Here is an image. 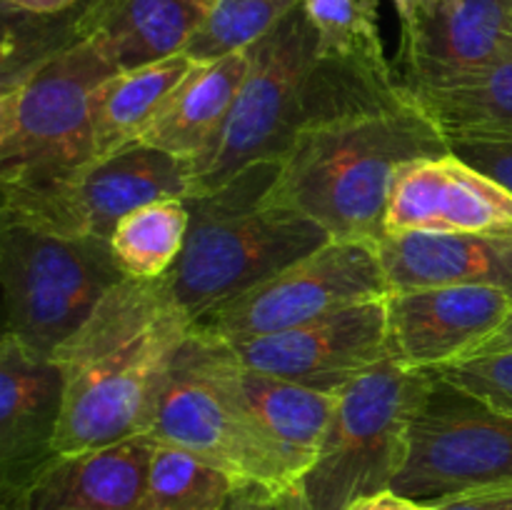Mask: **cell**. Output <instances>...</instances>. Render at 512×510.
Masks as SVG:
<instances>
[{"label":"cell","instance_id":"ac0fdd59","mask_svg":"<svg viewBox=\"0 0 512 510\" xmlns=\"http://www.w3.org/2000/svg\"><path fill=\"white\" fill-rule=\"evenodd\" d=\"M213 0H83L73 33L95 45L115 70L185 53Z\"/></svg>","mask_w":512,"mask_h":510},{"label":"cell","instance_id":"6da1fadb","mask_svg":"<svg viewBox=\"0 0 512 510\" xmlns=\"http://www.w3.org/2000/svg\"><path fill=\"white\" fill-rule=\"evenodd\" d=\"M193 318L165 278L120 280L53 360L65 378L55 453L75 455L148 435L155 403Z\"/></svg>","mask_w":512,"mask_h":510},{"label":"cell","instance_id":"836d02e7","mask_svg":"<svg viewBox=\"0 0 512 510\" xmlns=\"http://www.w3.org/2000/svg\"><path fill=\"white\" fill-rule=\"evenodd\" d=\"M503 350H512V313H510V318L505 320V325H503V328H500L498 333L493 335V340H490V343L485 345V348L480 350L478 355L503 353ZM478 355H475V358H478Z\"/></svg>","mask_w":512,"mask_h":510},{"label":"cell","instance_id":"3957f363","mask_svg":"<svg viewBox=\"0 0 512 510\" xmlns=\"http://www.w3.org/2000/svg\"><path fill=\"white\" fill-rule=\"evenodd\" d=\"M278 163L250 165L213 193L188 198V243L163 278L193 323L330 243L310 218L265 203Z\"/></svg>","mask_w":512,"mask_h":510},{"label":"cell","instance_id":"e575fe53","mask_svg":"<svg viewBox=\"0 0 512 510\" xmlns=\"http://www.w3.org/2000/svg\"><path fill=\"white\" fill-rule=\"evenodd\" d=\"M390 3H393L395 13H398L400 33H403V30H408L410 25L415 23V18H418L423 0H390Z\"/></svg>","mask_w":512,"mask_h":510},{"label":"cell","instance_id":"f546056e","mask_svg":"<svg viewBox=\"0 0 512 510\" xmlns=\"http://www.w3.org/2000/svg\"><path fill=\"white\" fill-rule=\"evenodd\" d=\"M225 510H300L295 493H273L260 485H238Z\"/></svg>","mask_w":512,"mask_h":510},{"label":"cell","instance_id":"7402d4cb","mask_svg":"<svg viewBox=\"0 0 512 510\" xmlns=\"http://www.w3.org/2000/svg\"><path fill=\"white\" fill-rule=\"evenodd\" d=\"M195 63L198 60L190 55L178 53L158 63L110 75L98 88L93 103L95 160L140 143L165 100L183 83Z\"/></svg>","mask_w":512,"mask_h":510},{"label":"cell","instance_id":"8fae6325","mask_svg":"<svg viewBox=\"0 0 512 510\" xmlns=\"http://www.w3.org/2000/svg\"><path fill=\"white\" fill-rule=\"evenodd\" d=\"M388 293L375 245L330 240L238 298L215 305L195 320L193 330L220 343H240L298 328Z\"/></svg>","mask_w":512,"mask_h":510},{"label":"cell","instance_id":"d4e9b609","mask_svg":"<svg viewBox=\"0 0 512 510\" xmlns=\"http://www.w3.org/2000/svg\"><path fill=\"white\" fill-rule=\"evenodd\" d=\"M235 488L238 483L208 460L155 443L140 510H225Z\"/></svg>","mask_w":512,"mask_h":510},{"label":"cell","instance_id":"d590c367","mask_svg":"<svg viewBox=\"0 0 512 510\" xmlns=\"http://www.w3.org/2000/svg\"><path fill=\"white\" fill-rule=\"evenodd\" d=\"M3 510H20L18 498H10V495H3Z\"/></svg>","mask_w":512,"mask_h":510},{"label":"cell","instance_id":"4dcf8cb0","mask_svg":"<svg viewBox=\"0 0 512 510\" xmlns=\"http://www.w3.org/2000/svg\"><path fill=\"white\" fill-rule=\"evenodd\" d=\"M430 510H512V488L455 495L430 505Z\"/></svg>","mask_w":512,"mask_h":510},{"label":"cell","instance_id":"7c38bea8","mask_svg":"<svg viewBox=\"0 0 512 510\" xmlns=\"http://www.w3.org/2000/svg\"><path fill=\"white\" fill-rule=\"evenodd\" d=\"M228 345L245 368L323 393H340L355 378L390 360L385 298L323 315L283 333Z\"/></svg>","mask_w":512,"mask_h":510},{"label":"cell","instance_id":"9a60e30c","mask_svg":"<svg viewBox=\"0 0 512 510\" xmlns=\"http://www.w3.org/2000/svg\"><path fill=\"white\" fill-rule=\"evenodd\" d=\"M512 48V0H423L400 33L398 70L413 95L483 73Z\"/></svg>","mask_w":512,"mask_h":510},{"label":"cell","instance_id":"5b68a950","mask_svg":"<svg viewBox=\"0 0 512 510\" xmlns=\"http://www.w3.org/2000/svg\"><path fill=\"white\" fill-rule=\"evenodd\" d=\"M425 370L385 360L338 393L318 458L295 488L300 510H348L393 488L408 453V428Z\"/></svg>","mask_w":512,"mask_h":510},{"label":"cell","instance_id":"d6a6232c","mask_svg":"<svg viewBox=\"0 0 512 510\" xmlns=\"http://www.w3.org/2000/svg\"><path fill=\"white\" fill-rule=\"evenodd\" d=\"M83 0H3L5 8L30 15H63L75 10Z\"/></svg>","mask_w":512,"mask_h":510},{"label":"cell","instance_id":"52a82bcc","mask_svg":"<svg viewBox=\"0 0 512 510\" xmlns=\"http://www.w3.org/2000/svg\"><path fill=\"white\" fill-rule=\"evenodd\" d=\"M120 280L125 275L108 240L70 238L28 225L0 228L5 333L35 353L53 358Z\"/></svg>","mask_w":512,"mask_h":510},{"label":"cell","instance_id":"83f0119b","mask_svg":"<svg viewBox=\"0 0 512 510\" xmlns=\"http://www.w3.org/2000/svg\"><path fill=\"white\" fill-rule=\"evenodd\" d=\"M433 373H440L450 383L460 385L493 408L512 413V350L478 355V358L433 370Z\"/></svg>","mask_w":512,"mask_h":510},{"label":"cell","instance_id":"f1b7e54d","mask_svg":"<svg viewBox=\"0 0 512 510\" xmlns=\"http://www.w3.org/2000/svg\"><path fill=\"white\" fill-rule=\"evenodd\" d=\"M450 150L512 193V138L453 140Z\"/></svg>","mask_w":512,"mask_h":510},{"label":"cell","instance_id":"7a4b0ae2","mask_svg":"<svg viewBox=\"0 0 512 510\" xmlns=\"http://www.w3.org/2000/svg\"><path fill=\"white\" fill-rule=\"evenodd\" d=\"M448 150L450 140L410 93L300 130L265 203L305 215L330 240L378 245L400 165Z\"/></svg>","mask_w":512,"mask_h":510},{"label":"cell","instance_id":"ba28073f","mask_svg":"<svg viewBox=\"0 0 512 510\" xmlns=\"http://www.w3.org/2000/svg\"><path fill=\"white\" fill-rule=\"evenodd\" d=\"M512 488V413L428 373L408 428L395 493L435 505L455 495Z\"/></svg>","mask_w":512,"mask_h":510},{"label":"cell","instance_id":"8992f818","mask_svg":"<svg viewBox=\"0 0 512 510\" xmlns=\"http://www.w3.org/2000/svg\"><path fill=\"white\" fill-rule=\"evenodd\" d=\"M250 65L223 128L193 163L190 198L213 193L245 168L280 160L305 125L318 35L303 5L248 48Z\"/></svg>","mask_w":512,"mask_h":510},{"label":"cell","instance_id":"cb8c5ba5","mask_svg":"<svg viewBox=\"0 0 512 510\" xmlns=\"http://www.w3.org/2000/svg\"><path fill=\"white\" fill-rule=\"evenodd\" d=\"M190 233L188 198H160L130 210L110 235V253L125 278L158 280L173 270Z\"/></svg>","mask_w":512,"mask_h":510},{"label":"cell","instance_id":"484cf974","mask_svg":"<svg viewBox=\"0 0 512 510\" xmlns=\"http://www.w3.org/2000/svg\"><path fill=\"white\" fill-rule=\"evenodd\" d=\"M318 53L370 68H395L380 35L378 0H303Z\"/></svg>","mask_w":512,"mask_h":510},{"label":"cell","instance_id":"4316f807","mask_svg":"<svg viewBox=\"0 0 512 510\" xmlns=\"http://www.w3.org/2000/svg\"><path fill=\"white\" fill-rule=\"evenodd\" d=\"M300 5L303 0H213L185 55L205 63L248 50Z\"/></svg>","mask_w":512,"mask_h":510},{"label":"cell","instance_id":"d6986e66","mask_svg":"<svg viewBox=\"0 0 512 510\" xmlns=\"http://www.w3.org/2000/svg\"><path fill=\"white\" fill-rule=\"evenodd\" d=\"M153 445V438L140 435L60 455L20 495V510H140Z\"/></svg>","mask_w":512,"mask_h":510},{"label":"cell","instance_id":"4fadbf2b","mask_svg":"<svg viewBox=\"0 0 512 510\" xmlns=\"http://www.w3.org/2000/svg\"><path fill=\"white\" fill-rule=\"evenodd\" d=\"M510 313L512 295L488 285L388 293V355L400 368L425 373L465 363L493 340Z\"/></svg>","mask_w":512,"mask_h":510},{"label":"cell","instance_id":"5bb4252c","mask_svg":"<svg viewBox=\"0 0 512 510\" xmlns=\"http://www.w3.org/2000/svg\"><path fill=\"white\" fill-rule=\"evenodd\" d=\"M445 233L512 238V193L453 150L400 165L385 235Z\"/></svg>","mask_w":512,"mask_h":510},{"label":"cell","instance_id":"603a6c76","mask_svg":"<svg viewBox=\"0 0 512 510\" xmlns=\"http://www.w3.org/2000/svg\"><path fill=\"white\" fill-rule=\"evenodd\" d=\"M415 100L453 140L512 138V48L463 83L418 93Z\"/></svg>","mask_w":512,"mask_h":510},{"label":"cell","instance_id":"ffe728a7","mask_svg":"<svg viewBox=\"0 0 512 510\" xmlns=\"http://www.w3.org/2000/svg\"><path fill=\"white\" fill-rule=\"evenodd\" d=\"M390 293L450 285H488L512 295V238L403 233L378 245Z\"/></svg>","mask_w":512,"mask_h":510},{"label":"cell","instance_id":"44dd1931","mask_svg":"<svg viewBox=\"0 0 512 510\" xmlns=\"http://www.w3.org/2000/svg\"><path fill=\"white\" fill-rule=\"evenodd\" d=\"M248 65V50L195 63L183 83L165 100L140 143L193 165L223 128L235 95L248 75Z\"/></svg>","mask_w":512,"mask_h":510},{"label":"cell","instance_id":"9c48e42d","mask_svg":"<svg viewBox=\"0 0 512 510\" xmlns=\"http://www.w3.org/2000/svg\"><path fill=\"white\" fill-rule=\"evenodd\" d=\"M148 438L183 448L228 473L238 485L295 493V483L250 425L218 365V345L190 333L168 370Z\"/></svg>","mask_w":512,"mask_h":510},{"label":"cell","instance_id":"1f68e13d","mask_svg":"<svg viewBox=\"0 0 512 510\" xmlns=\"http://www.w3.org/2000/svg\"><path fill=\"white\" fill-rule=\"evenodd\" d=\"M348 510H430V505L418 503L413 498H405V495L390 490H380V493L365 495L358 498Z\"/></svg>","mask_w":512,"mask_h":510},{"label":"cell","instance_id":"2e32d148","mask_svg":"<svg viewBox=\"0 0 512 510\" xmlns=\"http://www.w3.org/2000/svg\"><path fill=\"white\" fill-rule=\"evenodd\" d=\"M65 405V378L48 355L15 335L0 343V485L20 498L58 458L55 438Z\"/></svg>","mask_w":512,"mask_h":510},{"label":"cell","instance_id":"e0dca14e","mask_svg":"<svg viewBox=\"0 0 512 510\" xmlns=\"http://www.w3.org/2000/svg\"><path fill=\"white\" fill-rule=\"evenodd\" d=\"M215 345H218V365L225 383L238 398L250 425L258 430L260 438L283 463L298 488L300 478L318 458L325 430L338 405V393H323L250 370L235 358L228 343L215 340Z\"/></svg>","mask_w":512,"mask_h":510},{"label":"cell","instance_id":"277c9868","mask_svg":"<svg viewBox=\"0 0 512 510\" xmlns=\"http://www.w3.org/2000/svg\"><path fill=\"white\" fill-rule=\"evenodd\" d=\"M118 70L75 40L0 90V190L58 183L95 160L93 103Z\"/></svg>","mask_w":512,"mask_h":510},{"label":"cell","instance_id":"30bf717a","mask_svg":"<svg viewBox=\"0 0 512 510\" xmlns=\"http://www.w3.org/2000/svg\"><path fill=\"white\" fill-rule=\"evenodd\" d=\"M190 193L193 165L188 160L133 143L58 183L3 190L0 223L110 240L130 210L160 198H190Z\"/></svg>","mask_w":512,"mask_h":510}]
</instances>
